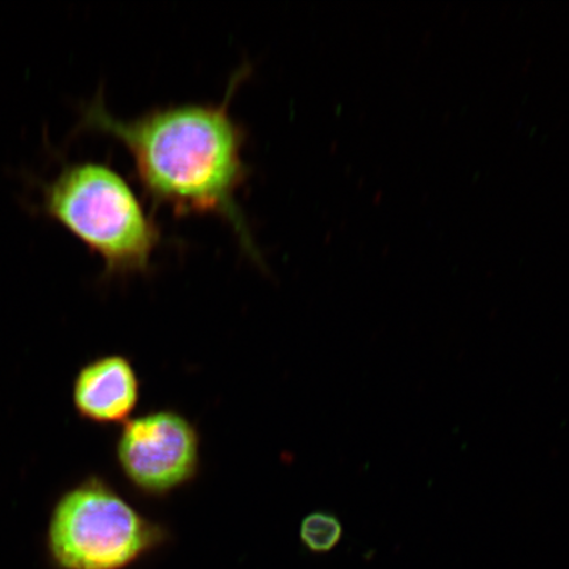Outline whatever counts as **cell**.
I'll return each mask as SVG.
<instances>
[{
	"mask_svg": "<svg viewBox=\"0 0 569 569\" xmlns=\"http://www.w3.org/2000/svg\"><path fill=\"white\" fill-rule=\"evenodd\" d=\"M139 400V376L126 356H102L84 365L76 376L74 408L89 422L126 423Z\"/></svg>",
	"mask_w": 569,
	"mask_h": 569,
	"instance_id": "cell-5",
	"label": "cell"
},
{
	"mask_svg": "<svg viewBox=\"0 0 569 569\" xmlns=\"http://www.w3.org/2000/svg\"><path fill=\"white\" fill-rule=\"evenodd\" d=\"M166 539L161 525L140 515L109 482L91 476L56 502L47 543L61 569H123Z\"/></svg>",
	"mask_w": 569,
	"mask_h": 569,
	"instance_id": "cell-3",
	"label": "cell"
},
{
	"mask_svg": "<svg viewBox=\"0 0 569 569\" xmlns=\"http://www.w3.org/2000/svg\"><path fill=\"white\" fill-rule=\"evenodd\" d=\"M248 73V68L234 73L219 104L162 107L132 120L113 117L102 91L98 92L83 107L78 131L122 142L156 206H167L177 217L209 213L226 219L247 253L260 261L237 198L249 173L243 160L246 134L230 113L234 91Z\"/></svg>",
	"mask_w": 569,
	"mask_h": 569,
	"instance_id": "cell-1",
	"label": "cell"
},
{
	"mask_svg": "<svg viewBox=\"0 0 569 569\" xmlns=\"http://www.w3.org/2000/svg\"><path fill=\"white\" fill-rule=\"evenodd\" d=\"M117 460L139 493L166 497L197 478L201 439L196 426L181 412L156 410L123 423Z\"/></svg>",
	"mask_w": 569,
	"mask_h": 569,
	"instance_id": "cell-4",
	"label": "cell"
},
{
	"mask_svg": "<svg viewBox=\"0 0 569 569\" xmlns=\"http://www.w3.org/2000/svg\"><path fill=\"white\" fill-rule=\"evenodd\" d=\"M343 536V526L338 517L316 511L305 517L301 523V539L312 552H329L336 549Z\"/></svg>",
	"mask_w": 569,
	"mask_h": 569,
	"instance_id": "cell-6",
	"label": "cell"
},
{
	"mask_svg": "<svg viewBox=\"0 0 569 569\" xmlns=\"http://www.w3.org/2000/svg\"><path fill=\"white\" fill-rule=\"evenodd\" d=\"M40 211L97 253L104 277L147 273L162 232L134 191L103 162H74L41 184Z\"/></svg>",
	"mask_w": 569,
	"mask_h": 569,
	"instance_id": "cell-2",
	"label": "cell"
}]
</instances>
